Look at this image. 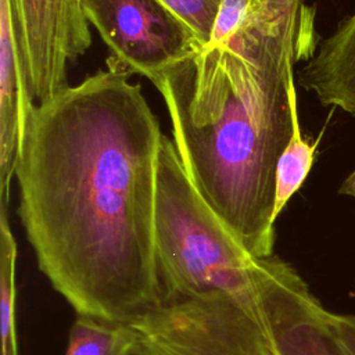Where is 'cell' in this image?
<instances>
[{
    "label": "cell",
    "mask_w": 355,
    "mask_h": 355,
    "mask_svg": "<svg viewBox=\"0 0 355 355\" xmlns=\"http://www.w3.org/2000/svg\"><path fill=\"white\" fill-rule=\"evenodd\" d=\"M107 58L32 105L14 178L40 272L75 309L130 323L162 304L154 212L159 121L141 86Z\"/></svg>",
    "instance_id": "1"
},
{
    "label": "cell",
    "mask_w": 355,
    "mask_h": 355,
    "mask_svg": "<svg viewBox=\"0 0 355 355\" xmlns=\"http://www.w3.org/2000/svg\"><path fill=\"white\" fill-rule=\"evenodd\" d=\"M304 57L288 29L248 8L227 39L153 82L193 184L255 258L273 255L276 165L293 133L294 64Z\"/></svg>",
    "instance_id": "2"
},
{
    "label": "cell",
    "mask_w": 355,
    "mask_h": 355,
    "mask_svg": "<svg viewBox=\"0 0 355 355\" xmlns=\"http://www.w3.org/2000/svg\"><path fill=\"white\" fill-rule=\"evenodd\" d=\"M154 250L162 304L225 294L258 308L268 257H252L212 211L166 136L158 157Z\"/></svg>",
    "instance_id": "3"
},
{
    "label": "cell",
    "mask_w": 355,
    "mask_h": 355,
    "mask_svg": "<svg viewBox=\"0 0 355 355\" xmlns=\"http://www.w3.org/2000/svg\"><path fill=\"white\" fill-rule=\"evenodd\" d=\"M130 323L133 355H279L259 306L225 294L165 302Z\"/></svg>",
    "instance_id": "4"
},
{
    "label": "cell",
    "mask_w": 355,
    "mask_h": 355,
    "mask_svg": "<svg viewBox=\"0 0 355 355\" xmlns=\"http://www.w3.org/2000/svg\"><path fill=\"white\" fill-rule=\"evenodd\" d=\"M82 10L110 50L108 58L151 82L201 49L161 0H82Z\"/></svg>",
    "instance_id": "5"
},
{
    "label": "cell",
    "mask_w": 355,
    "mask_h": 355,
    "mask_svg": "<svg viewBox=\"0 0 355 355\" xmlns=\"http://www.w3.org/2000/svg\"><path fill=\"white\" fill-rule=\"evenodd\" d=\"M11 3L29 94L43 103L68 86V64L92 44L90 24L72 0Z\"/></svg>",
    "instance_id": "6"
},
{
    "label": "cell",
    "mask_w": 355,
    "mask_h": 355,
    "mask_svg": "<svg viewBox=\"0 0 355 355\" xmlns=\"http://www.w3.org/2000/svg\"><path fill=\"white\" fill-rule=\"evenodd\" d=\"M258 306L279 355H347L330 312L298 270L277 255L265 259Z\"/></svg>",
    "instance_id": "7"
},
{
    "label": "cell",
    "mask_w": 355,
    "mask_h": 355,
    "mask_svg": "<svg viewBox=\"0 0 355 355\" xmlns=\"http://www.w3.org/2000/svg\"><path fill=\"white\" fill-rule=\"evenodd\" d=\"M32 105L12 3L0 0V201H10L19 140Z\"/></svg>",
    "instance_id": "8"
},
{
    "label": "cell",
    "mask_w": 355,
    "mask_h": 355,
    "mask_svg": "<svg viewBox=\"0 0 355 355\" xmlns=\"http://www.w3.org/2000/svg\"><path fill=\"white\" fill-rule=\"evenodd\" d=\"M298 83L322 105L355 116V11L323 39L298 73Z\"/></svg>",
    "instance_id": "9"
},
{
    "label": "cell",
    "mask_w": 355,
    "mask_h": 355,
    "mask_svg": "<svg viewBox=\"0 0 355 355\" xmlns=\"http://www.w3.org/2000/svg\"><path fill=\"white\" fill-rule=\"evenodd\" d=\"M136 341L132 323L76 313L64 355H133Z\"/></svg>",
    "instance_id": "10"
},
{
    "label": "cell",
    "mask_w": 355,
    "mask_h": 355,
    "mask_svg": "<svg viewBox=\"0 0 355 355\" xmlns=\"http://www.w3.org/2000/svg\"><path fill=\"white\" fill-rule=\"evenodd\" d=\"M318 144L319 139L309 140L302 136L298 118V107L295 105L293 111V133L276 165L273 207L275 220H277L291 197L306 180L315 162Z\"/></svg>",
    "instance_id": "11"
},
{
    "label": "cell",
    "mask_w": 355,
    "mask_h": 355,
    "mask_svg": "<svg viewBox=\"0 0 355 355\" xmlns=\"http://www.w3.org/2000/svg\"><path fill=\"white\" fill-rule=\"evenodd\" d=\"M17 241L8 219V201H0V324L1 355H19L15 324Z\"/></svg>",
    "instance_id": "12"
},
{
    "label": "cell",
    "mask_w": 355,
    "mask_h": 355,
    "mask_svg": "<svg viewBox=\"0 0 355 355\" xmlns=\"http://www.w3.org/2000/svg\"><path fill=\"white\" fill-rule=\"evenodd\" d=\"M248 8L288 29L306 54L313 55V12L305 0H248Z\"/></svg>",
    "instance_id": "13"
},
{
    "label": "cell",
    "mask_w": 355,
    "mask_h": 355,
    "mask_svg": "<svg viewBox=\"0 0 355 355\" xmlns=\"http://www.w3.org/2000/svg\"><path fill=\"white\" fill-rule=\"evenodd\" d=\"M191 31L201 47L211 39L212 26L223 0H161Z\"/></svg>",
    "instance_id": "14"
},
{
    "label": "cell",
    "mask_w": 355,
    "mask_h": 355,
    "mask_svg": "<svg viewBox=\"0 0 355 355\" xmlns=\"http://www.w3.org/2000/svg\"><path fill=\"white\" fill-rule=\"evenodd\" d=\"M248 10V0H223L218 10L208 44L227 39L243 22Z\"/></svg>",
    "instance_id": "15"
},
{
    "label": "cell",
    "mask_w": 355,
    "mask_h": 355,
    "mask_svg": "<svg viewBox=\"0 0 355 355\" xmlns=\"http://www.w3.org/2000/svg\"><path fill=\"white\" fill-rule=\"evenodd\" d=\"M331 324L347 355H355V313L330 312Z\"/></svg>",
    "instance_id": "16"
},
{
    "label": "cell",
    "mask_w": 355,
    "mask_h": 355,
    "mask_svg": "<svg viewBox=\"0 0 355 355\" xmlns=\"http://www.w3.org/2000/svg\"><path fill=\"white\" fill-rule=\"evenodd\" d=\"M338 194L355 198V169L343 180L341 186L338 187Z\"/></svg>",
    "instance_id": "17"
},
{
    "label": "cell",
    "mask_w": 355,
    "mask_h": 355,
    "mask_svg": "<svg viewBox=\"0 0 355 355\" xmlns=\"http://www.w3.org/2000/svg\"><path fill=\"white\" fill-rule=\"evenodd\" d=\"M73 3H75V6L78 7V8H80L82 10V0H72ZM83 11V10H82Z\"/></svg>",
    "instance_id": "18"
}]
</instances>
